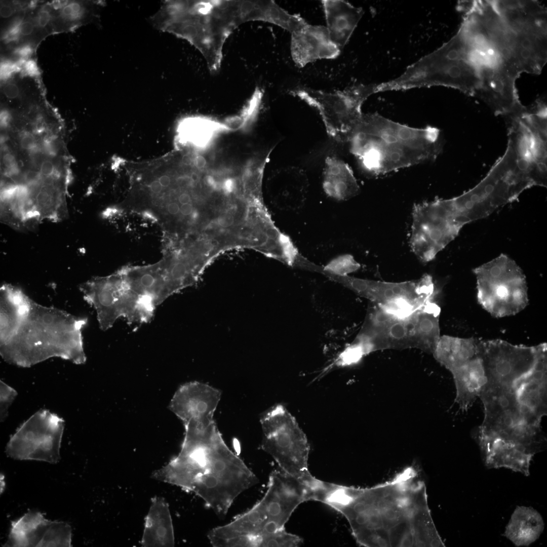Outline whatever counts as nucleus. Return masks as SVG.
Returning <instances> with one entry per match:
<instances>
[{"mask_svg": "<svg viewBox=\"0 0 547 547\" xmlns=\"http://www.w3.org/2000/svg\"><path fill=\"white\" fill-rule=\"evenodd\" d=\"M68 3L67 1H55L51 3V7L55 10H62Z\"/></svg>", "mask_w": 547, "mask_h": 547, "instance_id": "3c124183", "label": "nucleus"}, {"mask_svg": "<svg viewBox=\"0 0 547 547\" xmlns=\"http://www.w3.org/2000/svg\"><path fill=\"white\" fill-rule=\"evenodd\" d=\"M178 201L182 205L190 203L191 202V197L188 193L184 192L179 196Z\"/></svg>", "mask_w": 547, "mask_h": 547, "instance_id": "864d4df0", "label": "nucleus"}, {"mask_svg": "<svg viewBox=\"0 0 547 547\" xmlns=\"http://www.w3.org/2000/svg\"><path fill=\"white\" fill-rule=\"evenodd\" d=\"M30 299L18 288L4 285L1 288V343L16 332L26 312Z\"/></svg>", "mask_w": 547, "mask_h": 547, "instance_id": "a878e982", "label": "nucleus"}, {"mask_svg": "<svg viewBox=\"0 0 547 547\" xmlns=\"http://www.w3.org/2000/svg\"><path fill=\"white\" fill-rule=\"evenodd\" d=\"M3 163L5 167L4 174L7 177H15L18 175L19 166L12 153L6 152L3 156Z\"/></svg>", "mask_w": 547, "mask_h": 547, "instance_id": "f704fd0d", "label": "nucleus"}, {"mask_svg": "<svg viewBox=\"0 0 547 547\" xmlns=\"http://www.w3.org/2000/svg\"><path fill=\"white\" fill-rule=\"evenodd\" d=\"M323 188L329 197L339 201L349 200L360 191L359 184L350 167L335 157H329L325 161Z\"/></svg>", "mask_w": 547, "mask_h": 547, "instance_id": "393cba45", "label": "nucleus"}, {"mask_svg": "<svg viewBox=\"0 0 547 547\" xmlns=\"http://www.w3.org/2000/svg\"><path fill=\"white\" fill-rule=\"evenodd\" d=\"M303 542L301 537L286 532L284 528L271 533L254 536L250 544L251 547H297Z\"/></svg>", "mask_w": 547, "mask_h": 547, "instance_id": "c85d7f7f", "label": "nucleus"}, {"mask_svg": "<svg viewBox=\"0 0 547 547\" xmlns=\"http://www.w3.org/2000/svg\"><path fill=\"white\" fill-rule=\"evenodd\" d=\"M481 358L487 384L512 387L532 367L538 346L514 345L501 339L479 340Z\"/></svg>", "mask_w": 547, "mask_h": 547, "instance_id": "dca6fc26", "label": "nucleus"}, {"mask_svg": "<svg viewBox=\"0 0 547 547\" xmlns=\"http://www.w3.org/2000/svg\"><path fill=\"white\" fill-rule=\"evenodd\" d=\"M17 395L12 387L1 381V420L4 421L7 417L8 408Z\"/></svg>", "mask_w": 547, "mask_h": 547, "instance_id": "7c9ffc66", "label": "nucleus"}, {"mask_svg": "<svg viewBox=\"0 0 547 547\" xmlns=\"http://www.w3.org/2000/svg\"><path fill=\"white\" fill-rule=\"evenodd\" d=\"M509 28L523 72L539 74L547 60L545 8L536 1H496Z\"/></svg>", "mask_w": 547, "mask_h": 547, "instance_id": "9d476101", "label": "nucleus"}, {"mask_svg": "<svg viewBox=\"0 0 547 547\" xmlns=\"http://www.w3.org/2000/svg\"><path fill=\"white\" fill-rule=\"evenodd\" d=\"M142 214L145 218H147L152 221H157V218L151 212L145 211L143 212Z\"/></svg>", "mask_w": 547, "mask_h": 547, "instance_id": "6e6d98bb", "label": "nucleus"}, {"mask_svg": "<svg viewBox=\"0 0 547 547\" xmlns=\"http://www.w3.org/2000/svg\"><path fill=\"white\" fill-rule=\"evenodd\" d=\"M263 433L261 448L277 462L282 471L314 488L322 481L316 479L308 467L309 445L296 420L282 405L277 404L260 417Z\"/></svg>", "mask_w": 547, "mask_h": 547, "instance_id": "0eeeda50", "label": "nucleus"}, {"mask_svg": "<svg viewBox=\"0 0 547 547\" xmlns=\"http://www.w3.org/2000/svg\"><path fill=\"white\" fill-rule=\"evenodd\" d=\"M291 34V56L299 67L319 59H334L340 54L325 26L307 24Z\"/></svg>", "mask_w": 547, "mask_h": 547, "instance_id": "aec40b11", "label": "nucleus"}, {"mask_svg": "<svg viewBox=\"0 0 547 547\" xmlns=\"http://www.w3.org/2000/svg\"><path fill=\"white\" fill-rule=\"evenodd\" d=\"M46 130V124L42 116H37L33 124V133L40 134L44 133Z\"/></svg>", "mask_w": 547, "mask_h": 547, "instance_id": "c03bdc74", "label": "nucleus"}, {"mask_svg": "<svg viewBox=\"0 0 547 547\" xmlns=\"http://www.w3.org/2000/svg\"><path fill=\"white\" fill-rule=\"evenodd\" d=\"M22 72L30 77L37 76L40 74V70L36 62L33 59H28L23 65Z\"/></svg>", "mask_w": 547, "mask_h": 547, "instance_id": "58836bf2", "label": "nucleus"}, {"mask_svg": "<svg viewBox=\"0 0 547 547\" xmlns=\"http://www.w3.org/2000/svg\"><path fill=\"white\" fill-rule=\"evenodd\" d=\"M477 298L488 312L496 318L515 315L528 304L526 277L511 258L501 254L473 269Z\"/></svg>", "mask_w": 547, "mask_h": 547, "instance_id": "6e6552de", "label": "nucleus"}, {"mask_svg": "<svg viewBox=\"0 0 547 547\" xmlns=\"http://www.w3.org/2000/svg\"><path fill=\"white\" fill-rule=\"evenodd\" d=\"M43 149L48 155L54 157L58 152V144L54 136L47 137L43 142Z\"/></svg>", "mask_w": 547, "mask_h": 547, "instance_id": "4c0bfd02", "label": "nucleus"}, {"mask_svg": "<svg viewBox=\"0 0 547 547\" xmlns=\"http://www.w3.org/2000/svg\"><path fill=\"white\" fill-rule=\"evenodd\" d=\"M543 529L542 518L537 511L518 506L505 528L504 535L517 546H528L538 538Z\"/></svg>", "mask_w": 547, "mask_h": 547, "instance_id": "bb28decb", "label": "nucleus"}, {"mask_svg": "<svg viewBox=\"0 0 547 547\" xmlns=\"http://www.w3.org/2000/svg\"><path fill=\"white\" fill-rule=\"evenodd\" d=\"M159 181L163 187H168L171 183L170 178L167 175L160 177Z\"/></svg>", "mask_w": 547, "mask_h": 547, "instance_id": "5fc2aeb1", "label": "nucleus"}, {"mask_svg": "<svg viewBox=\"0 0 547 547\" xmlns=\"http://www.w3.org/2000/svg\"><path fill=\"white\" fill-rule=\"evenodd\" d=\"M34 29V22L30 20H23L21 26V36L30 35Z\"/></svg>", "mask_w": 547, "mask_h": 547, "instance_id": "a18cd8bd", "label": "nucleus"}, {"mask_svg": "<svg viewBox=\"0 0 547 547\" xmlns=\"http://www.w3.org/2000/svg\"><path fill=\"white\" fill-rule=\"evenodd\" d=\"M12 116L10 112L6 109H3L0 113L1 127L3 129L7 128L11 121Z\"/></svg>", "mask_w": 547, "mask_h": 547, "instance_id": "49530a36", "label": "nucleus"}, {"mask_svg": "<svg viewBox=\"0 0 547 547\" xmlns=\"http://www.w3.org/2000/svg\"><path fill=\"white\" fill-rule=\"evenodd\" d=\"M3 92L5 96L9 99L16 98L20 93L18 86L16 84L12 82L8 83L5 85Z\"/></svg>", "mask_w": 547, "mask_h": 547, "instance_id": "79ce46f5", "label": "nucleus"}, {"mask_svg": "<svg viewBox=\"0 0 547 547\" xmlns=\"http://www.w3.org/2000/svg\"><path fill=\"white\" fill-rule=\"evenodd\" d=\"M185 427L180 452L152 476L195 493L223 518L235 499L259 480L229 448L215 422Z\"/></svg>", "mask_w": 547, "mask_h": 547, "instance_id": "f03ea898", "label": "nucleus"}, {"mask_svg": "<svg viewBox=\"0 0 547 547\" xmlns=\"http://www.w3.org/2000/svg\"><path fill=\"white\" fill-rule=\"evenodd\" d=\"M546 344L538 345L535 361L531 369L517 379L512 388L520 411L530 425L540 426L546 414Z\"/></svg>", "mask_w": 547, "mask_h": 547, "instance_id": "a211bd4d", "label": "nucleus"}, {"mask_svg": "<svg viewBox=\"0 0 547 547\" xmlns=\"http://www.w3.org/2000/svg\"><path fill=\"white\" fill-rule=\"evenodd\" d=\"M479 342L473 337L443 335L432 354L439 363L451 371L479 355Z\"/></svg>", "mask_w": 547, "mask_h": 547, "instance_id": "cd10ccee", "label": "nucleus"}, {"mask_svg": "<svg viewBox=\"0 0 547 547\" xmlns=\"http://www.w3.org/2000/svg\"><path fill=\"white\" fill-rule=\"evenodd\" d=\"M356 340L366 355L383 349L415 348L433 354L440 338V308L429 301L405 318L392 315L371 303Z\"/></svg>", "mask_w": 547, "mask_h": 547, "instance_id": "39448f33", "label": "nucleus"}, {"mask_svg": "<svg viewBox=\"0 0 547 547\" xmlns=\"http://www.w3.org/2000/svg\"><path fill=\"white\" fill-rule=\"evenodd\" d=\"M33 47L30 44H24L16 48L13 54L18 58L29 59L33 52Z\"/></svg>", "mask_w": 547, "mask_h": 547, "instance_id": "a19ab883", "label": "nucleus"}, {"mask_svg": "<svg viewBox=\"0 0 547 547\" xmlns=\"http://www.w3.org/2000/svg\"><path fill=\"white\" fill-rule=\"evenodd\" d=\"M211 244L213 246H216L218 244V242L216 240H212L211 241Z\"/></svg>", "mask_w": 547, "mask_h": 547, "instance_id": "4d7b16f0", "label": "nucleus"}, {"mask_svg": "<svg viewBox=\"0 0 547 547\" xmlns=\"http://www.w3.org/2000/svg\"><path fill=\"white\" fill-rule=\"evenodd\" d=\"M71 528L67 523L46 519L29 512L11 522L5 546H71Z\"/></svg>", "mask_w": 547, "mask_h": 547, "instance_id": "f3484780", "label": "nucleus"}, {"mask_svg": "<svg viewBox=\"0 0 547 547\" xmlns=\"http://www.w3.org/2000/svg\"><path fill=\"white\" fill-rule=\"evenodd\" d=\"M347 142L363 168L375 176L434 161L443 149L438 128L412 127L377 112L364 113Z\"/></svg>", "mask_w": 547, "mask_h": 547, "instance_id": "7ed1b4c3", "label": "nucleus"}, {"mask_svg": "<svg viewBox=\"0 0 547 547\" xmlns=\"http://www.w3.org/2000/svg\"><path fill=\"white\" fill-rule=\"evenodd\" d=\"M478 435L483 460L488 467H504L529 475L533 453L522 446L501 439Z\"/></svg>", "mask_w": 547, "mask_h": 547, "instance_id": "412c9836", "label": "nucleus"}, {"mask_svg": "<svg viewBox=\"0 0 547 547\" xmlns=\"http://www.w3.org/2000/svg\"><path fill=\"white\" fill-rule=\"evenodd\" d=\"M321 502L345 517L361 546H444L432 519L425 484L411 466L368 488L328 483Z\"/></svg>", "mask_w": 547, "mask_h": 547, "instance_id": "f257e3e1", "label": "nucleus"}, {"mask_svg": "<svg viewBox=\"0 0 547 547\" xmlns=\"http://www.w3.org/2000/svg\"><path fill=\"white\" fill-rule=\"evenodd\" d=\"M360 267L361 265L353 255L345 254L331 259L323 268L321 267L319 271H323L338 276H346L357 271Z\"/></svg>", "mask_w": 547, "mask_h": 547, "instance_id": "c756f323", "label": "nucleus"}, {"mask_svg": "<svg viewBox=\"0 0 547 547\" xmlns=\"http://www.w3.org/2000/svg\"><path fill=\"white\" fill-rule=\"evenodd\" d=\"M193 206L190 203H187L182 204L180 207V211L181 213L184 215L187 216L191 214L193 211Z\"/></svg>", "mask_w": 547, "mask_h": 547, "instance_id": "09e8293b", "label": "nucleus"}, {"mask_svg": "<svg viewBox=\"0 0 547 547\" xmlns=\"http://www.w3.org/2000/svg\"><path fill=\"white\" fill-rule=\"evenodd\" d=\"M517 198L515 186L507 169L501 163L496 162L473 188L443 201L454 225L460 231L466 224L487 217Z\"/></svg>", "mask_w": 547, "mask_h": 547, "instance_id": "f8f14e48", "label": "nucleus"}, {"mask_svg": "<svg viewBox=\"0 0 547 547\" xmlns=\"http://www.w3.org/2000/svg\"><path fill=\"white\" fill-rule=\"evenodd\" d=\"M174 535L172 521L168 504L164 499L151 500L145 518L141 544L142 546H173Z\"/></svg>", "mask_w": 547, "mask_h": 547, "instance_id": "b1692460", "label": "nucleus"}, {"mask_svg": "<svg viewBox=\"0 0 547 547\" xmlns=\"http://www.w3.org/2000/svg\"><path fill=\"white\" fill-rule=\"evenodd\" d=\"M23 20L20 16L12 20L3 34L2 38L5 43H11L18 41L21 36V26Z\"/></svg>", "mask_w": 547, "mask_h": 547, "instance_id": "2f4dec72", "label": "nucleus"}, {"mask_svg": "<svg viewBox=\"0 0 547 547\" xmlns=\"http://www.w3.org/2000/svg\"><path fill=\"white\" fill-rule=\"evenodd\" d=\"M457 32H458V31H457ZM458 33H459V32H458ZM460 36H461V35H460ZM461 38H462V37H461ZM463 44H464V43H463ZM464 49H465V48H464ZM465 54H466V53H465ZM466 59H467V58H466ZM467 61H468V60H467ZM468 63H469L468 61ZM469 64H470L469 63ZM470 65H471V64H470ZM471 67H472V66H471ZM473 70H474V69H473ZM475 73H476V72H475ZM476 75H477V74H476ZM477 77H478V76H477ZM478 79H479V78H478Z\"/></svg>", "mask_w": 547, "mask_h": 547, "instance_id": "13d9d810", "label": "nucleus"}, {"mask_svg": "<svg viewBox=\"0 0 547 547\" xmlns=\"http://www.w3.org/2000/svg\"><path fill=\"white\" fill-rule=\"evenodd\" d=\"M338 283L386 311L405 318L427 301L433 299L437 289L432 277L423 276L417 281L387 282L340 277Z\"/></svg>", "mask_w": 547, "mask_h": 547, "instance_id": "ddd939ff", "label": "nucleus"}, {"mask_svg": "<svg viewBox=\"0 0 547 547\" xmlns=\"http://www.w3.org/2000/svg\"><path fill=\"white\" fill-rule=\"evenodd\" d=\"M218 224L223 227L231 226L234 222L233 216L228 213H224L220 215L217 218Z\"/></svg>", "mask_w": 547, "mask_h": 547, "instance_id": "37998d69", "label": "nucleus"}, {"mask_svg": "<svg viewBox=\"0 0 547 547\" xmlns=\"http://www.w3.org/2000/svg\"><path fill=\"white\" fill-rule=\"evenodd\" d=\"M39 172L45 178L60 180L61 174L51 161L46 160L42 162Z\"/></svg>", "mask_w": 547, "mask_h": 547, "instance_id": "c9c22d12", "label": "nucleus"}, {"mask_svg": "<svg viewBox=\"0 0 547 547\" xmlns=\"http://www.w3.org/2000/svg\"><path fill=\"white\" fill-rule=\"evenodd\" d=\"M80 289L87 302L95 310L100 328H110L120 318L129 324L150 321L157 306L152 301L132 290L117 271L105 277L93 279Z\"/></svg>", "mask_w": 547, "mask_h": 547, "instance_id": "1a4fd4ad", "label": "nucleus"}, {"mask_svg": "<svg viewBox=\"0 0 547 547\" xmlns=\"http://www.w3.org/2000/svg\"><path fill=\"white\" fill-rule=\"evenodd\" d=\"M456 388L455 402L462 412L473 405L486 385L487 379L479 355L450 371Z\"/></svg>", "mask_w": 547, "mask_h": 547, "instance_id": "5701e85b", "label": "nucleus"}, {"mask_svg": "<svg viewBox=\"0 0 547 547\" xmlns=\"http://www.w3.org/2000/svg\"><path fill=\"white\" fill-rule=\"evenodd\" d=\"M14 8L9 4H3L0 9L1 16L3 18H8L12 16L14 13Z\"/></svg>", "mask_w": 547, "mask_h": 547, "instance_id": "de8ad7c7", "label": "nucleus"}, {"mask_svg": "<svg viewBox=\"0 0 547 547\" xmlns=\"http://www.w3.org/2000/svg\"><path fill=\"white\" fill-rule=\"evenodd\" d=\"M64 421L47 410L36 412L11 436L6 453L11 458L56 463L60 448Z\"/></svg>", "mask_w": 547, "mask_h": 547, "instance_id": "4468645a", "label": "nucleus"}, {"mask_svg": "<svg viewBox=\"0 0 547 547\" xmlns=\"http://www.w3.org/2000/svg\"><path fill=\"white\" fill-rule=\"evenodd\" d=\"M221 397V392L213 386L199 382H190L178 390L172 408L184 425L207 426L215 422L213 417Z\"/></svg>", "mask_w": 547, "mask_h": 547, "instance_id": "6ab92c4d", "label": "nucleus"}, {"mask_svg": "<svg viewBox=\"0 0 547 547\" xmlns=\"http://www.w3.org/2000/svg\"><path fill=\"white\" fill-rule=\"evenodd\" d=\"M20 142L21 147L30 153L41 149L34 135L30 132H23L20 136Z\"/></svg>", "mask_w": 547, "mask_h": 547, "instance_id": "e433bc0d", "label": "nucleus"}, {"mask_svg": "<svg viewBox=\"0 0 547 547\" xmlns=\"http://www.w3.org/2000/svg\"><path fill=\"white\" fill-rule=\"evenodd\" d=\"M479 397L484 405V418L479 434L517 443L529 437L535 427H540L526 421L511 388L487 387Z\"/></svg>", "mask_w": 547, "mask_h": 547, "instance_id": "2eb2a0df", "label": "nucleus"}, {"mask_svg": "<svg viewBox=\"0 0 547 547\" xmlns=\"http://www.w3.org/2000/svg\"><path fill=\"white\" fill-rule=\"evenodd\" d=\"M316 488L283 471L271 472L267 490L253 507L226 524L233 536H259L285 528L302 502L315 500Z\"/></svg>", "mask_w": 547, "mask_h": 547, "instance_id": "423d86ee", "label": "nucleus"}, {"mask_svg": "<svg viewBox=\"0 0 547 547\" xmlns=\"http://www.w3.org/2000/svg\"><path fill=\"white\" fill-rule=\"evenodd\" d=\"M322 3L330 37L341 49L348 42L364 11L344 1L324 0Z\"/></svg>", "mask_w": 547, "mask_h": 547, "instance_id": "4be33fe9", "label": "nucleus"}, {"mask_svg": "<svg viewBox=\"0 0 547 547\" xmlns=\"http://www.w3.org/2000/svg\"><path fill=\"white\" fill-rule=\"evenodd\" d=\"M167 210L170 214L175 215L180 211V207L177 203L172 202L168 205Z\"/></svg>", "mask_w": 547, "mask_h": 547, "instance_id": "8fccbe9b", "label": "nucleus"}, {"mask_svg": "<svg viewBox=\"0 0 547 547\" xmlns=\"http://www.w3.org/2000/svg\"><path fill=\"white\" fill-rule=\"evenodd\" d=\"M149 187L151 190L154 193H159L163 189V186L159 181H153L150 184Z\"/></svg>", "mask_w": 547, "mask_h": 547, "instance_id": "603ef678", "label": "nucleus"}, {"mask_svg": "<svg viewBox=\"0 0 547 547\" xmlns=\"http://www.w3.org/2000/svg\"><path fill=\"white\" fill-rule=\"evenodd\" d=\"M83 14V6L79 2L75 1L69 2L60 11L61 17L70 21L79 20Z\"/></svg>", "mask_w": 547, "mask_h": 547, "instance_id": "473e14b6", "label": "nucleus"}, {"mask_svg": "<svg viewBox=\"0 0 547 547\" xmlns=\"http://www.w3.org/2000/svg\"><path fill=\"white\" fill-rule=\"evenodd\" d=\"M22 67L16 60L3 59L1 62L0 76L2 82H7L13 74L21 72Z\"/></svg>", "mask_w": 547, "mask_h": 547, "instance_id": "72a5a7b5", "label": "nucleus"}, {"mask_svg": "<svg viewBox=\"0 0 547 547\" xmlns=\"http://www.w3.org/2000/svg\"><path fill=\"white\" fill-rule=\"evenodd\" d=\"M51 17L50 11L48 9L43 8L37 13L34 23L40 27H45L50 22Z\"/></svg>", "mask_w": 547, "mask_h": 547, "instance_id": "ea45409f", "label": "nucleus"}, {"mask_svg": "<svg viewBox=\"0 0 547 547\" xmlns=\"http://www.w3.org/2000/svg\"><path fill=\"white\" fill-rule=\"evenodd\" d=\"M87 322L86 318L31 299L14 335L1 343V355L6 361L22 367L53 357L83 364L86 356L82 332Z\"/></svg>", "mask_w": 547, "mask_h": 547, "instance_id": "20e7f679", "label": "nucleus"}, {"mask_svg": "<svg viewBox=\"0 0 547 547\" xmlns=\"http://www.w3.org/2000/svg\"><path fill=\"white\" fill-rule=\"evenodd\" d=\"M377 85L361 84L334 92L303 87L295 89L293 93L317 109L331 136L347 141L363 115L362 105L369 96L377 93Z\"/></svg>", "mask_w": 547, "mask_h": 547, "instance_id": "9b49d317", "label": "nucleus"}]
</instances>
